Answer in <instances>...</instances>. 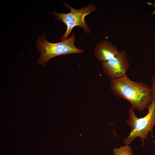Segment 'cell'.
I'll list each match as a JSON object with an SVG mask.
<instances>
[{
    "label": "cell",
    "mask_w": 155,
    "mask_h": 155,
    "mask_svg": "<svg viewBox=\"0 0 155 155\" xmlns=\"http://www.w3.org/2000/svg\"><path fill=\"white\" fill-rule=\"evenodd\" d=\"M111 89L115 96L128 101L132 107L139 111L147 109L152 101L151 87L143 82L132 81L126 74L111 80Z\"/></svg>",
    "instance_id": "1"
},
{
    "label": "cell",
    "mask_w": 155,
    "mask_h": 155,
    "mask_svg": "<svg viewBox=\"0 0 155 155\" xmlns=\"http://www.w3.org/2000/svg\"><path fill=\"white\" fill-rule=\"evenodd\" d=\"M151 86L152 90V98L147 108V114L144 117L139 118L135 115L133 108L132 107L129 110V117L126 122L131 129L128 136L123 140L125 145L131 144L136 137H139L143 146L145 141L148 139L149 132L153 137L152 132L155 125V77H151Z\"/></svg>",
    "instance_id": "2"
},
{
    "label": "cell",
    "mask_w": 155,
    "mask_h": 155,
    "mask_svg": "<svg viewBox=\"0 0 155 155\" xmlns=\"http://www.w3.org/2000/svg\"><path fill=\"white\" fill-rule=\"evenodd\" d=\"M75 34L73 33L68 38L56 43H52L46 40L43 34L38 37L36 42L40 56L38 64L44 65L52 58L58 56L71 54H82L84 51L77 48L74 44Z\"/></svg>",
    "instance_id": "3"
},
{
    "label": "cell",
    "mask_w": 155,
    "mask_h": 155,
    "mask_svg": "<svg viewBox=\"0 0 155 155\" xmlns=\"http://www.w3.org/2000/svg\"><path fill=\"white\" fill-rule=\"evenodd\" d=\"M63 4L70 9V12L64 13L53 11L50 13L55 16L56 20L64 23L67 26L65 32L61 38V40L67 39L73 28L77 26L82 28L86 33L90 34L91 30L86 23L85 18L90 13L96 11V6L91 4L82 8L76 9L66 3L64 2Z\"/></svg>",
    "instance_id": "4"
},
{
    "label": "cell",
    "mask_w": 155,
    "mask_h": 155,
    "mask_svg": "<svg viewBox=\"0 0 155 155\" xmlns=\"http://www.w3.org/2000/svg\"><path fill=\"white\" fill-rule=\"evenodd\" d=\"M104 73L111 80L117 79L126 74L129 63L126 52L123 50L115 57L101 63Z\"/></svg>",
    "instance_id": "5"
},
{
    "label": "cell",
    "mask_w": 155,
    "mask_h": 155,
    "mask_svg": "<svg viewBox=\"0 0 155 155\" xmlns=\"http://www.w3.org/2000/svg\"><path fill=\"white\" fill-rule=\"evenodd\" d=\"M120 52L110 41L102 40L95 47L94 54L96 59L102 63L115 57Z\"/></svg>",
    "instance_id": "6"
},
{
    "label": "cell",
    "mask_w": 155,
    "mask_h": 155,
    "mask_svg": "<svg viewBox=\"0 0 155 155\" xmlns=\"http://www.w3.org/2000/svg\"><path fill=\"white\" fill-rule=\"evenodd\" d=\"M113 152L114 155H134L132 148L128 145L122 146L118 148H114Z\"/></svg>",
    "instance_id": "7"
},
{
    "label": "cell",
    "mask_w": 155,
    "mask_h": 155,
    "mask_svg": "<svg viewBox=\"0 0 155 155\" xmlns=\"http://www.w3.org/2000/svg\"><path fill=\"white\" fill-rule=\"evenodd\" d=\"M147 3L149 5H154V6L155 7V3L154 4H152V3H148V2H147ZM154 13H155V10L153 12V13H152V14H154Z\"/></svg>",
    "instance_id": "8"
},
{
    "label": "cell",
    "mask_w": 155,
    "mask_h": 155,
    "mask_svg": "<svg viewBox=\"0 0 155 155\" xmlns=\"http://www.w3.org/2000/svg\"><path fill=\"white\" fill-rule=\"evenodd\" d=\"M153 143L154 144V145H155V140H154L153 141Z\"/></svg>",
    "instance_id": "9"
}]
</instances>
